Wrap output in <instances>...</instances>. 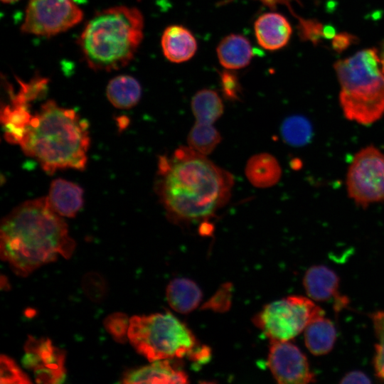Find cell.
I'll list each match as a JSON object with an SVG mask.
<instances>
[{
  "label": "cell",
  "mask_w": 384,
  "mask_h": 384,
  "mask_svg": "<svg viewBox=\"0 0 384 384\" xmlns=\"http://www.w3.org/2000/svg\"><path fill=\"white\" fill-rule=\"evenodd\" d=\"M191 110L196 123L213 125L223 113V104L219 95L210 89L198 90L191 100Z\"/></svg>",
  "instance_id": "cell-22"
},
{
  "label": "cell",
  "mask_w": 384,
  "mask_h": 384,
  "mask_svg": "<svg viewBox=\"0 0 384 384\" xmlns=\"http://www.w3.org/2000/svg\"><path fill=\"white\" fill-rule=\"evenodd\" d=\"M75 248L65 221L47 196L21 203L1 220V257L19 276H28L59 255L68 259Z\"/></svg>",
  "instance_id": "cell-3"
},
{
  "label": "cell",
  "mask_w": 384,
  "mask_h": 384,
  "mask_svg": "<svg viewBox=\"0 0 384 384\" xmlns=\"http://www.w3.org/2000/svg\"><path fill=\"white\" fill-rule=\"evenodd\" d=\"M127 338L150 362L188 356L199 360L207 356L205 348H198L191 330L170 313L132 316Z\"/></svg>",
  "instance_id": "cell-6"
},
{
  "label": "cell",
  "mask_w": 384,
  "mask_h": 384,
  "mask_svg": "<svg viewBox=\"0 0 384 384\" xmlns=\"http://www.w3.org/2000/svg\"><path fill=\"white\" fill-rule=\"evenodd\" d=\"M3 3L5 4H11L18 1V0H1Z\"/></svg>",
  "instance_id": "cell-32"
},
{
  "label": "cell",
  "mask_w": 384,
  "mask_h": 384,
  "mask_svg": "<svg viewBox=\"0 0 384 384\" xmlns=\"http://www.w3.org/2000/svg\"><path fill=\"white\" fill-rule=\"evenodd\" d=\"M281 174V168L277 160L267 153L252 156L245 167V175L248 180L259 188L274 185L279 180Z\"/></svg>",
  "instance_id": "cell-20"
},
{
  "label": "cell",
  "mask_w": 384,
  "mask_h": 384,
  "mask_svg": "<svg viewBox=\"0 0 384 384\" xmlns=\"http://www.w3.org/2000/svg\"><path fill=\"white\" fill-rule=\"evenodd\" d=\"M380 59V63H381L383 70L384 71V43H383V47H382V50H381Z\"/></svg>",
  "instance_id": "cell-31"
},
{
  "label": "cell",
  "mask_w": 384,
  "mask_h": 384,
  "mask_svg": "<svg viewBox=\"0 0 384 384\" xmlns=\"http://www.w3.org/2000/svg\"><path fill=\"white\" fill-rule=\"evenodd\" d=\"M31 102L12 93L11 103L1 114L6 139L19 145L47 174L65 169L84 170L90 142L87 121L52 100L33 113Z\"/></svg>",
  "instance_id": "cell-1"
},
{
  "label": "cell",
  "mask_w": 384,
  "mask_h": 384,
  "mask_svg": "<svg viewBox=\"0 0 384 384\" xmlns=\"http://www.w3.org/2000/svg\"><path fill=\"white\" fill-rule=\"evenodd\" d=\"M65 351L47 338L29 336L24 345L23 366L32 370L38 383H61L65 379Z\"/></svg>",
  "instance_id": "cell-10"
},
{
  "label": "cell",
  "mask_w": 384,
  "mask_h": 384,
  "mask_svg": "<svg viewBox=\"0 0 384 384\" xmlns=\"http://www.w3.org/2000/svg\"><path fill=\"white\" fill-rule=\"evenodd\" d=\"M161 46L165 58L174 63L189 60L198 48L194 35L189 29L181 25H171L165 28Z\"/></svg>",
  "instance_id": "cell-15"
},
{
  "label": "cell",
  "mask_w": 384,
  "mask_h": 384,
  "mask_svg": "<svg viewBox=\"0 0 384 384\" xmlns=\"http://www.w3.org/2000/svg\"><path fill=\"white\" fill-rule=\"evenodd\" d=\"M323 309L302 296H289L266 305L253 320L271 341H289L299 335Z\"/></svg>",
  "instance_id": "cell-7"
},
{
  "label": "cell",
  "mask_w": 384,
  "mask_h": 384,
  "mask_svg": "<svg viewBox=\"0 0 384 384\" xmlns=\"http://www.w3.org/2000/svg\"><path fill=\"white\" fill-rule=\"evenodd\" d=\"M346 187L348 196L363 208L384 201V153L373 146L358 151L348 169Z\"/></svg>",
  "instance_id": "cell-8"
},
{
  "label": "cell",
  "mask_w": 384,
  "mask_h": 384,
  "mask_svg": "<svg viewBox=\"0 0 384 384\" xmlns=\"http://www.w3.org/2000/svg\"><path fill=\"white\" fill-rule=\"evenodd\" d=\"M303 284L308 296L317 302L336 299V309L343 307L347 299L338 296L339 278L324 265H314L306 272Z\"/></svg>",
  "instance_id": "cell-12"
},
{
  "label": "cell",
  "mask_w": 384,
  "mask_h": 384,
  "mask_svg": "<svg viewBox=\"0 0 384 384\" xmlns=\"http://www.w3.org/2000/svg\"><path fill=\"white\" fill-rule=\"evenodd\" d=\"M222 92L228 100H238L242 94V87L235 72L225 69L220 73Z\"/></svg>",
  "instance_id": "cell-28"
},
{
  "label": "cell",
  "mask_w": 384,
  "mask_h": 384,
  "mask_svg": "<svg viewBox=\"0 0 384 384\" xmlns=\"http://www.w3.org/2000/svg\"><path fill=\"white\" fill-rule=\"evenodd\" d=\"M233 183L231 174L188 146L159 157L154 190L172 222L192 223L223 208Z\"/></svg>",
  "instance_id": "cell-2"
},
{
  "label": "cell",
  "mask_w": 384,
  "mask_h": 384,
  "mask_svg": "<svg viewBox=\"0 0 384 384\" xmlns=\"http://www.w3.org/2000/svg\"><path fill=\"white\" fill-rule=\"evenodd\" d=\"M370 318L377 338L373 366L377 377L384 380V311L371 314Z\"/></svg>",
  "instance_id": "cell-25"
},
{
  "label": "cell",
  "mask_w": 384,
  "mask_h": 384,
  "mask_svg": "<svg viewBox=\"0 0 384 384\" xmlns=\"http://www.w3.org/2000/svg\"><path fill=\"white\" fill-rule=\"evenodd\" d=\"M83 14L73 0H29L21 31L52 36L81 21Z\"/></svg>",
  "instance_id": "cell-9"
},
{
  "label": "cell",
  "mask_w": 384,
  "mask_h": 384,
  "mask_svg": "<svg viewBox=\"0 0 384 384\" xmlns=\"http://www.w3.org/2000/svg\"><path fill=\"white\" fill-rule=\"evenodd\" d=\"M254 31L258 44L265 50L274 51L288 43L292 29L284 16L276 12H267L256 19Z\"/></svg>",
  "instance_id": "cell-13"
},
{
  "label": "cell",
  "mask_w": 384,
  "mask_h": 384,
  "mask_svg": "<svg viewBox=\"0 0 384 384\" xmlns=\"http://www.w3.org/2000/svg\"><path fill=\"white\" fill-rule=\"evenodd\" d=\"M334 68L345 117L365 125L378 121L384 114V71L377 50H360Z\"/></svg>",
  "instance_id": "cell-5"
},
{
  "label": "cell",
  "mask_w": 384,
  "mask_h": 384,
  "mask_svg": "<svg viewBox=\"0 0 384 384\" xmlns=\"http://www.w3.org/2000/svg\"><path fill=\"white\" fill-rule=\"evenodd\" d=\"M336 329L334 323L324 316L311 321L304 329V341L314 356L329 353L335 344Z\"/></svg>",
  "instance_id": "cell-18"
},
{
  "label": "cell",
  "mask_w": 384,
  "mask_h": 384,
  "mask_svg": "<svg viewBox=\"0 0 384 384\" xmlns=\"http://www.w3.org/2000/svg\"><path fill=\"white\" fill-rule=\"evenodd\" d=\"M284 139L291 145L305 144L311 136V126L302 117H290L285 119L281 128Z\"/></svg>",
  "instance_id": "cell-24"
},
{
  "label": "cell",
  "mask_w": 384,
  "mask_h": 384,
  "mask_svg": "<svg viewBox=\"0 0 384 384\" xmlns=\"http://www.w3.org/2000/svg\"><path fill=\"white\" fill-rule=\"evenodd\" d=\"M0 383H31L29 378L18 367L15 361L7 356H1Z\"/></svg>",
  "instance_id": "cell-26"
},
{
  "label": "cell",
  "mask_w": 384,
  "mask_h": 384,
  "mask_svg": "<svg viewBox=\"0 0 384 384\" xmlns=\"http://www.w3.org/2000/svg\"><path fill=\"white\" fill-rule=\"evenodd\" d=\"M108 332L118 342H124L128 336L129 321L124 314L116 313L109 316L105 321Z\"/></svg>",
  "instance_id": "cell-27"
},
{
  "label": "cell",
  "mask_w": 384,
  "mask_h": 384,
  "mask_svg": "<svg viewBox=\"0 0 384 384\" xmlns=\"http://www.w3.org/2000/svg\"><path fill=\"white\" fill-rule=\"evenodd\" d=\"M267 362L279 383L306 384L316 381L306 357L289 341H271Z\"/></svg>",
  "instance_id": "cell-11"
},
{
  "label": "cell",
  "mask_w": 384,
  "mask_h": 384,
  "mask_svg": "<svg viewBox=\"0 0 384 384\" xmlns=\"http://www.w3.org/2000/svg\"><path fill=\"white\" fill-rule=\"evenodd\" d=\"M188 146L203 154L212 153L221 141L218 131L213 125L196 123L188 135Z\"/></svg>",
  "instance_id": "cell-23"
},
{
  "label": "cell",
  "mask_w": 384,
  "mask_h": 384,
  "mask_svg": "<svg viewBox=\"0 0 384 384\" xmlns=\"http://www.w3.org/2000/svg\"><path fill=\"white\" fill-rule=\"evenodd\" d=\"M166 299L173 309L187 314L198 306L202 299V292L193 281L178 278L172 280L167 286Z\"/></svg>",
  "instance_id": "cell-19"
},
{
  "label": "cell",
  "mask_w": 384,
  "mask_h": 384,
  "mask_svg": "<svg viewBox=\"0 0 384 384\" xmlns=\"http://www.w3.org/2000/svg\"><path fill=\"white\" fill-rule=\"evenodd\" d=\"M348 43H350L349 37H348L347 35L344 36L340 34L339 36H337L336 38L335 36L334 46L336 49L342 50L348 46Z\"/></svg>",
  "instance_id": "cell-30"
},
{
  "label": "cell",
  "mask_w": 384,
  "mask_h": 384,
  "mask_svg": "<svg viewBox=\"0 0 384 384\" xmlns=\"http://www.w3.org/2000/svg\"><path fill=\"white\" fill-rule=\"evenodd\" d=\"M47 198L56 213L74 218L83 206V189L71 181L57 178L52 181Z\"/></svg>",
  "instance_id": "cell-16"
},
{
  "label": "cell",
  "mask_w": 384,
  "mask_h": 384,
  "mask_svg": "<svg viewBox=\"0 0 384 384\" xmlns=\"http://www.w3.org/2000/svg\"><path fill=\"white\" fill-rule=\"evenodd\" d=\"M216 53L220 65L225 69L233 70L247 67L253 57L249 40L237 33L225 36L218 43Z\"/></svg>",
  "instance_id": "cell-17"
},
{
  "label": "cell",
  "mask_w": 384,
  "mask_h": 384,
  "mask_svg": "<svg viewBox=\"0 0 384 384\" xmlns=\"http://www.w3.org/2000/svg\"><path fill=\"white\" fill-rule=\"evenodd\" d=\"M369 377L362 371L353 370L346 373L341 380V383H370Z\"/></svg>",
  "instance_id": "cell-29"
},
{
  "label": "cell",
  "mask_w": 384,
  "mask_h": 384,
  "mask_svg": "<svg viewBox=\"0 0 384 384\" xmlns=\"http://www.w3.org/2000/svg\"><path fill=\"white\" fill-rule=\"evenodd\" d=\"M143 28V16L138 9L119 6L97 12L79 38L86 63L97 70L124 67L142 41Z\"/></svg>",
  "instance_id": "cell-4"
},
{
  "label": "cell",
  "mask_w": 384,
  "mask_h": 384,
  "mask_svg": "<svg viewBox=\"0 0 384 384\" xmlns=\"http://www.w3.org/2000/svg\"><path fill=\"white\" fill-rule=\"evenodd\" d=\"M106 94L108 100L119 109H130L139 102L142 95L139 82L133 77L121 75L108 83Z\"/></svg>",
  "instance_id": "cell-21"
},
{
  "label": "cell",
  "mask_w": 384,
  "mask_h": 384,
  "mask_svg": "<svg viewBox=\"0 0 384 384\" xmlns=\"http://www.w3.org/2000/svg\"><path fill=\"white\" fill-rule=\"evenodd\" d=\"M186 373L169 359L152 361L150 365L132 369L124 373V383H186Z\"/></svg>",
  "instance_id": "cell-14"
}]
</instances>
